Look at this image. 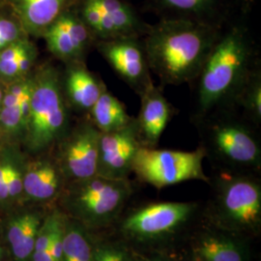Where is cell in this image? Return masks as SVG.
I'll return each mask as SVG.
<instances>
[{"mask_svg":"<svg viewBox=\"0 0 261 261\" xmlns=\"http://www.w3.org/2000/svg\"><path fill=\"white\" fill-rule=\"evenodd\" d=\"M137 261H166L165 259H162V258H158V257H141L140 256Z\"/></svg>","mask_w":261,"mask_h":261,"instance_id":"f546056e","label":"cell"},{"mask_svg":"<svg viewBox=\"0 0 261 261\" xmlns=\"http://www.w3.org/2000/svg\"><path fill=\"white\" fill-rule=\"evenodd\" d=\"M33 88V72L24 79L5 85L0 112V138L2 141L23 142Z\"/></svg>","mask_w":261,"mask_h":261,"instance_id":"5bb4252c","label":"cell"},{"mask_svg":"<svg viewBox=\"0 0 261 261\" xmlns=\"http://www.w3.org/2000/svg\"><path fill=\"white\" fill-rule=\"evenodd\" d=\"M7 2L8 0H0V11L7 6Z\"/></svg>","mask_w":261,"mask_h":261,"instance_id":"1f68e13d","label":"cell"},{"mask_svg":"<svg viewBox=\"0 0 261 261\" xmlns=\"http://www.w3.org/2000/svg\"><path fill=\"white\" fill-rule=\"evenodd\" d=\"M206 156L203 147L178 151L141 146L134 161L133 172L140 181L158 189L190 180L209 182L203 171Z\"/></svg>","mask_w":261,"mask_h":261,"instance_id":"8992f818","label":"cell"},{"mask_svg":"<svg viewBox=\"0 0 261 261\" xmlns=\"http://www.w3.org/2000/svg\"><path fill=\"white\" fill-rule=\"evenodd\" d=\"M196 254L201 261H246L240 245L223 235H203L196 244Z\"/></svg>","mask_w":261,"mask_h":261,"instance_id":"cb8c5ba5","label":"cell"},{"mask_svg":"<svg viewBox=\"0 0 261 261\" xmlns=\"http://www.w3.org/2000/svg\"><path fill=\"white\" fill-rule=\"evenodd\" d=\"M28 36L8 6L0 11V51L19 39Z\"/></svg>","mask_w":261,"mask_h":261,"instance_id":"4316f807","label":"cell"},{"mask_svg":"<svg viewBox=\"0 0 261 261\" xmlns=\"http://www.w3.org/2000/svg\"><path fill=\"white\" fill-rule=\"evenodd\" d=\"M93 261H133L127 251L118 245H103L95 248Z\"/></svg>","mask_w":261,"mask_h":261,"instance_id":"83f0119b","label":"cell"},{"mask_svg":"<svg viewBox=\"0 0 261 261\" xmlns=\"http://www.w3.org/2000/svg\"><path fill=\"white\" fill-rule=\"evenodd\" d=\"M217 214L226 228L255 232L261 223V187L247 175H224L218 181Z\"/></svg>","mask_w":261,"mask_h":261,"instance_id":"52a82bcc","label":"cell"},{"mask_svg":"<svg viewBox=\"0 0 261 261\" xmlns=\"http://www.w3.org/2000/svg\"><path fill=\"white\" fill-rule=\"evenodd\" d=\"M140 97V113L135 118L140 142L142 146L155 148L174 115V109L154 83Z\"/></svg>","mask_w":261,"mask_h":261,"instance_id":"9a60e30c","label":"cell"},{"mask_svg":"<svg viewBox=\"0 0 261 261\" xmlns=\"http://www.w3.org/2000/svg\"><path fill=\"white\" fill-rule=\"evenodd\" d=\"M27 161L19 149V144L1 141L0 205H8L22 197Z\"/></svg>","mask_w":261,"mask_h":261,"instance_id":"ffe728a7","label":"cell"},{"mask_svg":"<svg viewBox=\"0 0 261 261\" xmlns=\"http://www.w3.org/2000/svg\"><path fill=\"white\" fill-rule=\"evenodd\" d=\"M75 0H8L7 6L29 37H42L47 28Z\"/></svg>","mask_w":261,"mask_h":261,"instance_id":"ac0fdd59","label":"cell"},{"mask_svg":"<svg viewBox=\"0 0 261 261\" xmlns=\"http://www.w3.org/2000/svg\"><path fill=\"white\" fill-rule=\"evenodd\" d=\"M2 257V250H1V246H0V259Z\"/></svg>","mask_w":261,"mask_h":261,"instance_id":"d6a6232c","label":"cell"},{"mask_svg":"<svg viewBox=\"0 0 261 261\" xmlns=\"http://www.w3.org/2000/svg\"><path fill=\"white\" fill-rule=\"evenodd\" d=\"M195 209L196 205L190 202L150 204L128 216L123 221L122 231L136 241H158L182 228Z\"/></svg>","mask_w":261,"mask_h":261,"instance_id":"30bf717a","label":"cell"},{"mask_svg":"<svg viewBox=\"0 0 261 261\" xmlns=\"http://www.w3.org/2000/svg\"><path fill=\"white\" fill-rule=\"evenodd\" d=\"M70 112L59 70L50 63L36 68L22 144L34 155L46 153L57 145L71 128Z\"/></svg>","mask_w":261,"mask_h":261,"instance_id":"3957f363","label":"cell"},{"mask_svg":"<svg viewBox=\"0 0 261 261\" xmlns=\"http://www.w3.org/2000/svg\"><path fill=\"white\" fill-rule=\"evenodd\" d=\"M132 194L128 179L95 175L73 181L67 188L65 204L71 213L89 226H103L113 221Z\"/></svg>","mask_w":261,"mask_h":261,"instance_id":"5b68a950","label":"cell"},{"mask_svg":"<svg viewBox=\"0 0 261 261\" xmlns=\"http://www.w3.org/2000/svg\"><path fill=\"white\" fill-rule=\"evenodd\" d=\"M237 1H239L241 5L246 7H249L253 2H255V0H237Z\"/></svg>","mask_w":261,"mask_h":261,"instance_id":"4dcf8cb0","label":"cell"},{"mask_svg":"<svg viewBox=\"0 0 261 261\" xmlns=\"http://www.w3.org/2000/svg\"><path fill=\"white\" fill-rule=\"evenodd\" d=\"M94 45L115 73L139 96L154 83L141 38L101 40Z\"/></svg>","mask_w":261,"mask_h":261,"instance_id":"8fae6325","label":"cell"},{"mask_svg":"<svg viewBox=\"0 0 261 261\" xmlns=\"http://www.w3.org/2000/svg\"><path fill=\"white\" fill-rule=\"evenodd\" d=\"M1 141H2V140H1V138H0V143H1Z\"/></svg>","mask_w":261,"mask_h":261,"instance_id":"836d02e7","label":"cell"},{"mask_svg":"<svg viewBox=\"0 0 261 261\" xmlns=\"http://www.w3.org/2000/svg\"><path fill=\"white\" fill-rule=\"evenodd\" d=\"M141 146L135 117L119 130L101 133L97 175L111 179H128Z\"/></svg>","mask_w":261,"mask_h":261,"instance_id":"7c38bea8","label":"cell"},{"mask_svg":"<svg viewBox=\"0 0 261 261\" xmlns=\"http://www.w3.org/2000/svg\"><path fill=\"white\" fill-rule=\"evenodd\" d=\"M37 156L27 161L22 197L34 202H46L60 193L66 179L56 156L45 153Z\"/></svg>","mask_w":261,"mask_h":261,"instance_id":"2e32d148","label":"cell"},{"mask_svg":"<svg viewBox=\"0 0 261 261\" xmlns=\"http://www.w3.org/2000/svg\"><path fill=\"white\" fill-rule=\"evenodd\" d=\"M249 31L242 25L223 30L196 81L195 119L232 109L243 85L258 67Z\"/></svg>","mask_w":261,"mask_h":261,"instance_id":"7a4b0ae2","label":"cell"},{"mask_svg":"<svg viewBox=\"0 0 261 261\" xmlns=\"http://www.w3.org/2000/svg\"><path fill=\"white\" fill-rule=\"evenodd\" d=\"M87 115L101 133L119 130L134 119L127 112L124 103L111 93L108 88L100 95Z\"/></svg>","mask_w":261,"mask_h":261,"instance_id":"603a6c76","label":"cell"},{"mask_svg":"<svg viewBox=\"0 0 261 261\" xmlns=\"http://www.w3.org/2000/svg\"><path fill=\"white\" fill-rule=\"evenodd\" d=\"M42 223L41 216L36 212L24 211L12 217L7 226L6 237L16 260L28 261L31 258Z\"/></svg>","mask_w":261,"mask_h":261,"instance_id":"7402d4cb","label":"cell"},{"mask_svg":"<svg viewBox=\"0 0 261 261\" xmlns=\"http://www.w3.org/2000/svg\"><path fill=\"white\" fill-rule=\"evenodd\" d=\"M196 123L218 158L234 168H259L261 147L255 132L257 126L238 111H217Z\"/></svg>","mask_w":261,"mask_h":261,"instance_id":"277c9868","label":"cell"},{"mask_svg":"<svg viewBox=\"0 0 261 261\" xmlns=\"http://www.w3.org/2000/svg\"><path fill=\"white\" fill-rule=\"evenodd\" d=\"M74 7L96 41L142 38L149 29L126 0H75Z\"/></svg>","mask_w":261,"mask_h":261,"instance_id":"ba28073f","label":"cell"},{"mask_svg":"<svg viewBox=\"0 0 261 261\" xmlns=\"http://www.w3.org/2000/svg\"><path fill=\"white\" fill-rule=\"evenodd\" d=\"M232 109L236 110L253 123L259 126L261 123V70L256 67L235 98Z\"/></svg>","mask_w":261,"mask_h":261,"instance_id":"d4e9b609","label":"cell"},{"mask_svg":"<svg viewBox=\"0 0 261 261\" xmlns=\"http://www.w3.org/2000/svg\"><path fill=\"white\" fill-rule=\"evenodd\" d=\"M37 58V47L29 36L11 44L0 51V82L8 84L31 75Z\"/></svg>","mask_w":261,"mask_h":261,"instance_id":"44dd1931","label":"cell"},{"mask_svg":"<svg viewBox=\"0 0 261 261\" xmlns=\"http://www.w3.org/2000/svg\"><path fill=\"white\" fill-rule=\"evenodd\" d=\"M228 0H154L162 18L184 19L222 27Z\"/></svg>","mask_w":261,"mask_h":261,"instance_id":"d6986e66","label":"cell"},{"mask_svg":"<svg viewBox=\"0 0 261 261\" xmlns=\"http://www.w3.org/2000/svg\"><path fill=\"white\" fill-rule=\"evenodd\" d=\"M5 85L6 84H2L0 82V112L2 108V102H3V97H4V91H5Z\"/></svg>","mask_w":261,"mask_h":261,"instance_id":"f1b7e54d","label":"cell"},{"mask_svg":"<svg viewBox=\"0 0 261 261\" xmlns=\"http://www.w3.org/2000/svg\"><path fill=\"white\" fill-rule=\"evenodd\" d=\"M95 248L83 227L65 223L62 261H93Z\"/></svg>","mask_w":261,"mask_h":261,"instance_id":"484cf974","label":"cell"},{"mask_svg":"<svg viewBox=\"0 0 261 261\" xmlns=\"http://www.w3.org/2000/svg\"><path fill=\"white\" fill-rule=\"evenodd\" d=\"M101 132L91 120L84 118L57 144L56 158L66 181H80L97 175Z\"/></svg>","mask_w":261,"mask_h":261,"instance_id":"9c48e42d","label":"cell"},{"mask_svg":"<svg viewBox=\"0 0 261 261\" xmlns=\"http://www.w3.org/2000/svg\"><path fill=\"white\" fill-rule=\"evenodd\" d=\"M42 38L48 51L65 64L84 61L87 50L96 42L74 5L65 10L47 28Z\"/></svg>","mask_w":261,"mask_h":261,"instance_id":"4fadbf2b","label":"cell"},{"mask_svg":"<svg viewBox=\"0 0 261 261\" xmlns=\"http://www.w3.org/2000/svg\"><path fill=\"white\" fill-rule=\"evenodd\" d=\"M222 31L190 19L162 18L150 24L141 41L151 73L162 85L194 83Z\"/></svg>","mask_w":261,"mask_h":261,"instance_id":"6da1fadb","label":"cell"},{"mask_svg":"<svg viewBox=\"0 0 261 261\" xmlns=\"http://www.w3.org/2000/svg\"><path fill=\"white\" fill-rule=\"evenodd\" d=\"M65 65L61 83L68 106L71 111L88 114L107 86L87 69L84 61Z\"/></svg>","mask_w":261,"mask_h":261,"instance_id":"e0dca14e","label":"cell"}]
</instances>
